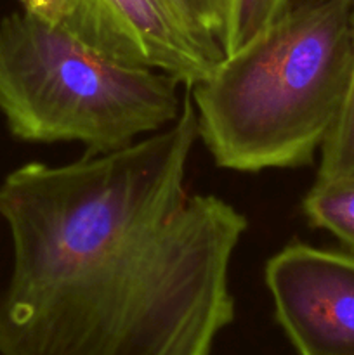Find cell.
Returning <instances> with one entry per match:
<instances>
[{
	"label": "cell",
	"instance_id": "cell-1",
	"mask_svg": "<svg viewBox=\"0 0 354 355\" xmlns=\"http://www.w3.org/2000/svg\"><path fill=\"white\" fill-rule=\"evenodd\" d=\"M196 141L186 89L177 120L127 148L7 173L0 355H212L248 220L187 191Z\"/></svg>",
	"mask_w": 354,
	"mask_h": 355
},
{
	"label": "cell",
	"instance_id": "cell-2",
	"mask_svg": "<svg viewBox=\"0 0 354 355\" xmlns=\"http://www.w3.org/2000/svg\"><path fill=\"white\" fill-rule=\"evenodd\" d=\"M353 9L330 0L283 14L187 89L215 165L255 173L314 162L346 97Z\"/></svg>",
	"mask_w": 354,
	"mask_h": 355
},
{
	"label": "cell",
	"instance_id": "cell-3",
	"mask_svg": "<svg viewBox=\"0 0 354 355\" xmlns=\"http://www.w3.org/2000/svg\"><path fill=\"white\" fill-rule=\"evenodd\" d=\"M180 87L26 10L0 21V114L19 141L78 142L85 155L118 151L177 120Z\"/></svg>",
	"mask_w": 354,
	"mask_h": 355
},
{
	"label": "cell",
	"instance_id": "cell-4",
	"mask_svg": "<svg viewBox=\"0 0 354 355\" xmlns=\"http://www.w3.org/2000/svg\"><path fill=\"white\" fill-rule=\"evenodd\" d=\"M264 283L298 355H354V255L305 243L267 260Z\"/></svg>",
	"mask_w": 354,
	"mask_h": 355
},
{
	"label": "cell",
	"instance_id": "cell-5",
	"mask_svg": "<svg viewBox=\"0 0 354 355\" xmlns=\"http://www.w3.org/2000/svg\"><path fill=\"white\" fill-rule=\"evenodd\" d=\"M62 30L117 61L174 76L184 89L207 78L219 62L165 0H75Z\"/></svg>",
	"mask_w": 354,
	"mask_h": 355
},
{
	"label": "cell",
	"instance_id": "cell-6",
	"mask_svg": "<svg viewBox=\"0 0 354 355\" xmlns=\"http://www.w3.org/2000/svg\"><path fill=\"white\" fill-rule=\"evenodd\" d=\"M302 214L354 252V177L314 180L302 200Z\"/></svg>",
	"mask_w": 354,
	"mask_h": 355
},
{
	"label": "cell",
	"instance_id": "cell-7",
	"mask_svg": "<svg viewBox=\"0 0 354 355\" xmlns=\"http://www.w3.org/2000/svg\"><path fill=\"white\" fill-rule=\"evenodd\" d=\"M165 3L212 59L224 58L233 0H165Z\"/></svg>",
	"mask_w": 354,
	"mask_h": 355
},
{
	"label": "cell",
	"instance_id": "cell-8",
	"mask_svg": "<svg viewBox=\"0 0 354 355\" xmlns=\"http://www.w3.org/2000/svg\"><path fill=\"white\" fill-rule=\"evenodd\" d=\"M316 179H346L354 177V9H353V59L342 107L328 137L319 151Z\"/></svg>",
	"mask_w": 354,
	"mask_h": 355
},
{
	"label": "cell",
	"instance_id": "cell-9",
	"mask_svg": "<svg viewBox=\"0 0 354 355\" xmlns=\"http://www.w3.org/2000/svg\"><path fill=\"white\" fill-rule=\"evenodd\" d=\"M283 16V0H233L224 55L233 54Z\"/></svg>",
	"mask_w": 354,
	"mask_h": 355
},
{
	"label": "cell",
	"instance_id": "cell-10",
	"mask_svg": "<svg viewBox=\"0 0 354 355\" xmlns=\"http://www.w3.org/2000/svg\"><path fill=\"white\" fill-rule=\"evenodd\" d=\"M23 10L61 28L68 19L75 0H19Z\"/></svg>",
	"mask_w": 354,
	"mask_h": 355
},
{
	"label": "cell",
	"instance_id": "cell-11",
	"mask_svg": "<svg viewBox=\"0 0 354 355\" xmlns=\"http://www.w3.org/2000/svg\"><path fill=\"white\" fill-rule=\"evenodd\" d=\"M326 2H330V0H283V14L312 9V7L323 6Z\"/></svg>",
	"mask_w": 354,
	"mask_h": 355
}]
</instances>
